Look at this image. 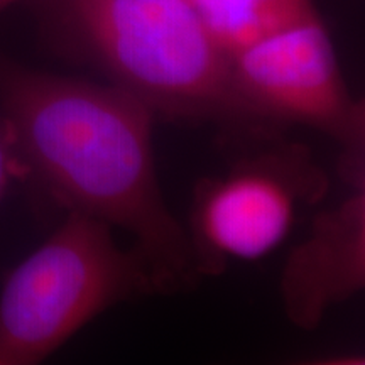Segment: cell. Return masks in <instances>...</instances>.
Here are the masks:
<instances>
[{
    "mask_svg": "<svg viewBox=\"0 0 365 365\" xmlns=\"http://www.w3.org/2000/svg\"><path fill=\"white\" fill-rule=\"evenodd\" d=\"M0 108L19 166L59 203L129 232L159 291L195 281L190 237L158 181L149 105L117 85L36 71L0 54Z\"/></svg>",
    "mask_w": 365,
    "mask_h": 365,
    "instance_id": "obj_1",
    "label": "cell"
},
{
    "mask_svg": "<svg viewBox=\"0 0 365 365\" xmlns=\"http://www.w3.org/2000/svg\"><path fill=\"white\" fill-rule=\"evenodd\" d=\"M39 16L54 49L97 66L154 113L261 125L190 2L39 0Z\"/></svg>",
    "mask_w": 365,
    "mask_h": 365,
    "instance_id": "obj_2",
    "label": "cell"
},
{
    "mask_svg": "<svg viewBox=\"0 0 365 365\" xmlns=\"http://www.w3.org/2000/svg\"><path fill=\"white\" fill-rule=\"evenodd\" d=\"M159 291L144 255L122 249L107 222L70 210L14 269L0 294V364H36L105 309Z\"/></svg>",
    "mask_w": 365,
    "mask_h": 365,
    "instance_id": "obj_3",
    "label": "cell"
},
{
    "mask_svg": "<svg viewBox=\"0 0 365 365\" xmlns=\"http://www.w3.org/2000/svg\"><path fill=\"white\" fill-rule=\"evenodd\" d=\"M232 80L259 124L294 122L341 145V173L365 181L364 103L350 95L330 33L309 11L230 58Z\"/></svg>",
    "mask_w": 365,
    "mask_h": 365,
    "instance_id": "obj_4",
    "label": "cell"
},
{
    "mask_svg": "<svg viewBox=\"0 0 365 365\" xmlns=\"http://www.w3.org/2000/svg\"><path fill=\"white\" fill-rule=\"evenodd\" d=\"M327 190V178L301 145H279L242 159L200 185L190 244L198 276H215L230 261H252L277 247L296 213Z\"/></svg>",
    "mask_w": 365,
    "mask_h": 365,
    "instance_id": "obj_5",
    "label": "cell"
},
{
    "mask_svg": "<svg viewBox=\"0 0 365 365\" xmlns=\"http://www.w3.org/2000/svg\"><path fill=\"white\" fill-rule=\"evenodd\" d=\"M365 181L314 222L309 235L287 257L281 277L286 314L312 330L333 304L365 284Z\"/></svg>",
    "mask_w": 365,
    "mask_h": 365,
    "instance_id": "obj_6",
    "label": "cell"
},
{
    "mask_svg": "<svg viewBox=\"0 0 365 365\" xmlns=\"http://www.w3.org/2000/svg\"><path fill=\"white\" fill-rule=\"evenodd\" d=\"M210 38L232 58L313 11V0H191Z\"/></svg>",
    "mask_w": 365,
    "mask_h": 365,
    "instance_id": "obj_7",
    "label": "cell"
},
{
    "mask_svg": "<svg viewBox=\"0 0 365 365\" xmlns=\"http://www.w3.org/2000/svg\"><path fill=\"white\" fill-rule=\"evenodd\" d=\"M17 166H19V163H17L11 139H9L6 127L0 124V198H2L7 182Z\"/></svg>",
    "mask_w": 365,
    "mask_h": 365,
    "instance_id": "obj_8",
    "label": "cell"
},
{
    "mask_svg": "<svg viewBox=\"0 0 365 365\" xmlns=\"http://www.w3.org/2000/svg\"><path fill=\"white\" fill-rule=\"evenodd\" d=\"M14 2H16V0H0V11H4V9L9 7Z\"/></svg>",
    "mask_w": 365,
    "mask_h": 365,
    "instance_id": "obj_9",
    "label": "cell"
},
{
    "mask_svg": "<svg viewBox=\"0 0 365 365\" xmlns=\"http://www.w3.org/2000/svg\"><path fill=\"white\" fill-rule=\"evenodd\" d=\"M185 2H190L191 4V0H185Z\"/></svg>",
    "mask_w": 365,
    "mask_h": 365,
    "instance_id": "obj_10",
    "label": "cell"
}]
</instances>
